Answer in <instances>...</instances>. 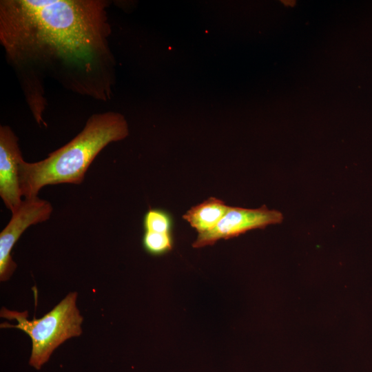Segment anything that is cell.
Instances as JSON below:
<instances>
[{"mask_svg":"<svg viewBox=\"0 0 372 372\" xmlns=\"http://www.w3.org/2000/svg\"><path fill=\"white\" fill-rule=\"evenodd\" d=\"M102 0H1L0 41L14 63L58 61L90 74L108 56Z\"/></svg>","mask_w":372,"mask_h":372,"instance_id":"6da1fadb","label":"cell"},{"mask_svg":"<svg viewBox=\"0 0 372 372\" xmlns=\"http://www.w3.org/2000/svg\"><path fill=\"white\" fill-rule=\"evenodd\" d=\"M129 134L125 117L106 112L92 114L83 130L70 141L37 162L21 161L19 180L22 196L37 197L45 186L81 184L96 156L107 145Z\"/></svg>","mask_w":372,"mask_h":372,"instance_id":"7a4b0ae2","label":"cell"},{"mask_svg":"<svg viewBox=\"0 0 372 372\" xmlns=\"http://www.w3.org/2000/svg\"><path fill=\"white\" fill-rule=\"evenodd\" d=\"M77 292L69 293L42 318L29 320L28 312L3 307L1 317L16 320V324H1V328H15L25 332L32 342L29 364L39 370L54 351L67 340L81 335L83 318L76 307Z\"/></svg>","mask_w":372,"mask_h":372,"instance_id":"3957f363","label":"cell"},{"mask_svg":"<svg viewBox=\"0 0 372 372\" xmlns=\"http://www.w3.org/2000/svg\"><path fill=\"white\" fill-rule=\"evenodd\" d=\"M53 211L52 204L38 196L25 198L12 213V217L0 233V280L5 282L17 268L11 252L19 238L31 225L48 220Z\"/></svg>","mask_w":372,"mask_h":372,"instance_id":"277c9868","label":"cell"},{"mask_svg":"<svg viewBox=\"0 0 372 372\" xmlns=\"http://www.w3.org/2000/svg\"><path fill=\"white\" fill-rule=\"evenodd\" d=\"M282 220L283 215L280 211L269 209L265 205L258 209L229 207L214 228L198 234L193 247L213 245L218 240L235 237L251 229L280 223Z\"/></svg>","mask_w":372,"mask_h":372,"instance_id":"5b68a950","label":"cell"},{"mask_svg":"<svg viewBox=\"0 0 372 372\" xmlns=\"http://www.w3.org/2000/svg\"><path fill=\"white\" fill-rule=\"evenodd\" d=\"M23 159L19 139L8 125L0 126V196L14 212L22 203L19 170Z\"/></svg>","mask_w":372,"mask_h":372,"instance_id":"8992f818","label":"cell"},{"mask_svg":"<svg viewBox=\"0 0 372 372\" xmlns=\"http://www.w3.org/2000/svg\"><path fill=\"white\" fill-rule=\"evenodd\" d=\"M229 206L215 197H210L198 205L190 208L183 218L194 227L198 234L214 228L227 212Z\"/></svg>","mask_w":372,"mask_h":372,"instance_id":"52a82bcc","label":"cell"},{"mask_svg":"<svg viewBox=\"0 0 372 372\" xmlns=\"http://www.w3.org/2000/svg\"><path fill=\"white\" fill-rule=\"evenodd\" d=\"M143 246L152 255H161L172 249V238L170 233L145 231Z\"/></svg>","mask_w":372,"mask_h":372,"instance_id":"ba28073f","label":"cell"},{"mask_svg":"<svg viewBox=\"0 0 372 372\" xmlns=\"http://www.w3.org/2000/svg\"><path fill=\"white\" fill-rule=\"evenodd\" d=\"M172 220L169 214L160 209H149L143 218L145 231L170 233Z\"/></svg>","mask_w":372,"mask_h":372,"instance_id":"9c48e42d","label":"cell"}]
</instances>
